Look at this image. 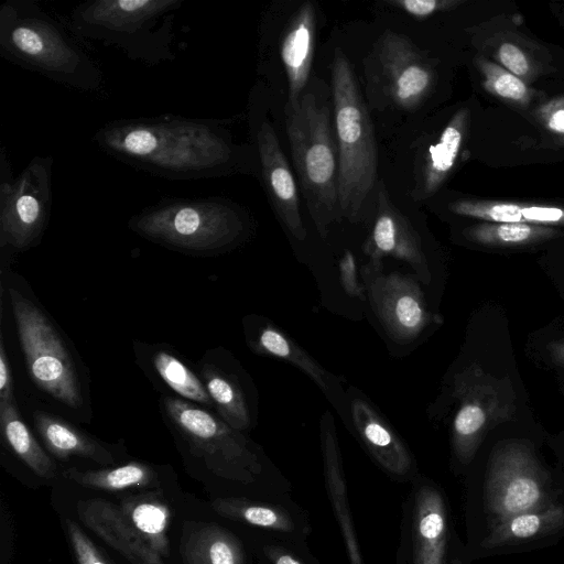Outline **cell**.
Listing matches in <instances>:
<instances>
[{
  "instance_id": "37",
  "label": "cell",
  "mask_w": 564,
  "mask_h": 564,
  "mask_svg": "<svg viewBox=\"0 0 564 564\" xmlns=\"http://www.w3.org/2000/svg\"><path fill=\"white\" fill-rule=\"evenodd\" d=\"M390 3L413 18L422 19L451 9L460 2L455 0H395Z\"/></svg>"
},
{
  "instance_id": "19",
  "label": "cell",
  "mask_w": 564,
  "mask_h": 564,
  "mask_svg": "<svg viewBox=\"0 0 564 564\" xmlns=\"http://www.w3.org/2000/svg\"><path fill=\"white\" fill-rule=\"evenodd\" d=\"M469 111L458 110L437 133L434 142L421 147L413 165L412 197L423 200L434 195L452 173L463 148Z\"/></svg>"
},
{
  "instance_id": "15",
  "label": "cell",
  "mask_w": 564,
  "mask_h": 564,
  "mask_svg": "<svg viewBox=\"0 0 564 564\" xmlns=\"http://www.w3.org/2000/svg\"><path fill=\"white\" fill-rule=\"evenodd\" d=\"M253 139L269 199L281 223L297 240L306 238L297 185L272 124L251 113Z\"/></svg>"
},
{
  "instance_id": "6",
  "label": "cell",
  "mask_w": 564,
  "mask_h": 564,
  "mask_svg": "<svg viewBox=\"0 0 564 564\" xmlns=\"http://www.w3.org/2000/svg\"><path fill=\"white\" fill-rule=\"evenodd\" d=\"M330 89L339 161V213L341 218L359 221L377 184V144L359 84L340 50L334 54Z\"/></svg>"
},
{
  "instance_id": "29",
  "label": "cell",
  "mask_w": 564,
  "mask_h": 564,
  "mask_svg": "<svg viewBox=\"0 0 564 564\" xmlns=\"http://www.w3.org/2000/svg\"><path fill=\"white\" fill-rule=\"evenodd\" d=\"M199 376L218 416L237 431L243 432L249 430L251 417L247 400L234 378L219 367L207 361L199 366Z\"/></svg>"
},
{
  "instance_id": "16",
  "label": "cell",
  "mask_w": 564,
  "mask_h": 564,
  "mask_svg": "<svg viewBox=\"0 0 564 564\" xmlns=\"http://www.w3.org/2000/svg\"><path fill=\"white\" fill-rule=\"evenodd\" d=\"M316 8L302 1L278 30L274 51L286 85L285 108H294L311 83L316 39Z\"/></svg>"
},
{
  "instance_id": "43",
  "label": "cell",
  "mask_w": 564,
  "mask_h": 564,
  "mask_svg": "<svg viewBox=\"0 0 564 564\" xmlns=\"http://www.w3.org/2000/svg\"><path fill=\"white\" fill-rule=\"evenodd\" d=\"M549 351L552 359L564 367V338L553 341L549 345Z\"/></svg>"
},
{
  "instance_id": "1",
  "label": "cell",
  "mask_w": 564,
  "mask_h": 564,
  "mask_svg": "<svg viewBox=\"0 0 564 564\" xmlns=\"http://www.w3.org/2000/svg\"><path fill=\"white\" fill-rule=\"evenodd\" d=\"M93 142L138 170L174 180H199L252 172L253 154L234 141L226 121L171 113L109 121Z\"/></svg>"
},
{
  "instance_id": "33",
  "label": "cell",
  "mask_w": 564,
  "mask_h": 564,
  "mask_svg": "<svg viewBox=\"0 0 564 564\" xmlns=\"http://www.w3.org/2000/svg\"><path fill=\"white\" fill-rule=\"evenodd\" d=\"M477 65L484 76V87L486 90L513 102H529L531 90L521 78L505 67L484 58L477 59Z\"/></svg>"
},
{
  "instance_id": "2",
  "label": "cell",
  "mask_w": 564,
  "mask_h": 564,
  "mask_svg": "<svg viewBox=\"0 0 564 564\" xmlns=\"http://www.w3.org/2000/svg\"><path fill=\"white\" fill-rule=\"evenodd\" d=\"M0 55L68 88L98 93L105 87L99 64L35 0L0 6Z\"/></svg>"
},
{
  "instance_id": "35",
  "label": "cell",
  "mask_w": 564,
  "mask_h": 564,
  "mask_svg": "<svg viewBox=\"0 0 564 564\" xmlns=\"http://www.w3.org/2000/svg\"><path fill=\"white\" fill-rule=\"evenodd\" d=\"M66 530L77 564H108L77 523L66 520Z\"/></svg>"
},
{
  "instance_id": "36",
  "label": "cell",
  "mask_w": 564,
  "mask_h": 564,
  "mask_svg": "<svg viewBox=\"0 0 564 564\" xmlns=\"http://www.w3.org/2000/svg\"><path fill=\"white\" fill-rule=\"evenodd\" d=\"M497 58L507 70L521 79L525 78L531 72L527 54L513 43H502L497 51Z\"/></svg>"
},
{
  "instance_id": "41",
  "label": "cell",
  "mask_w": 564,
  "mask_h": 564,
  "mask_svg": "<svg viewBox=\"0 0 564 564\" xmlns=\"http://www.w3.org/2000/svg\"><path fill=\"white\" fill-rule=\"evenodd\" d=\"M545 128L564 142V97L552 99L539 110Z\"/></svg>"
},
{
  "instance_id": "38",
  "label": "cell",
  "mask_w": 564,
  "mask_h": 564,
  "mask_svg": "<svg viewBox=\"0 0 564 564\" xmlns=\"http://www.w3.org/2000/svg\"><path fill=\"white\" fill-rule=\"evenodd\" d=\"M262 551L271 564H314L308 554L304 555L286 543H268Z\"/></svg>"
},
{
  "instance_id": "28",
  "label": "cell",
  "mask_w": 564,
  "mask_h": 564,
  "mask_svg": "<svg viewBox=\"0 0 564 564\" xmlns=\"http://www.w3.org/2000/svg\"><path fill=\"white\" fill-rule=\"evenodd\" d=\"M119 506L140 536L161 556H169L170 510L166 503L156 495L144 494L124 498Z\"/></svg>"
},
{
  "instance_id": "30",
  "label": "cell",
  "mask_w": 564,
  "mask_h": 564,
  "mask_svg": "<svg viewBox=\"0 0 564 564\" xmlns=\"http://www.w3.org/2000/svg\"><path fill=\"white\" fill-rule=\"evenodd\" d=\"M63 477L82 487L108 491L159 486L158 471L152 466L139 462L97 470L70 467L63 471Z\"/></svg>"
},
{
  "instance_id": "10",
  "label": "cell",
  "mask_w": 564,
  "mask_h": 564,
  "mask_svg": "<svg viewBox=\"0 0 564 564\" xmlns=\"http://www.w3.org/2000/svg\"><path fill=\"white\" fill-rule=\"evenodd\" d=\"M457 411L453 421L452 448L462 465L475 457L488 432L513 419L516 393L509 377L498 378L471 364L454 377Z\"/></svg>"
},
{
  "instance_id": "26",
  "label": "cell",
  "mask_w": 564,
  "mask_h": 564,
  "mask_svg": "<svg viewBox=\"0 0 564 564\" xmlns=\"http://www.w3.org/2000/svg\"><path fill=\"white\" fill-rule=\"evenodd\" d=\"M0 425L11 451L39 477H56L57 466L22 420L14 399L0 400Z\"/></svg>"
},
{
  "instance_id": "40",
  "label": "cell",
  "mask_w": 564,
  "mask_h": 564,
  "mask_svg": "<svg viewBox=\"0 0 564 564\" xmlns=\"http://www.w3.org/2000/svg\"><path fill=\"white\" fill-rule=\"evenodd\" d=\"M524 223L549 226L564 225V208L551 206L520 205Z\"/></svg>"
},
{
  "instance_id": "12",
  "label": "cell",
  "mask_w": 564,
  "mask_h": 564,
  "mask_svg": "<svg viewBox=\"0 0 564 564\" xmlns=\"http://www.w3.org/2000/svg\"><path fill=\"white\" fill-rule=\"evenodd\" d=\"M486 498L498 520L551 505L544 473L531 446L507 441L492 452Z\"/></svg>"
},
{
  "instance_id": "14",
  "label": "cell",
  "mask_w": 564,
  "mask_h": 564,
  "mask_svg": "<svg viewBox=\"0 0 564 564\" xmlns=\"http://www.w3.org/2000/svg\"><path fill=\"white\" fill-rule=\"evenodd\" d=\"M361 276L372 308L390 337L408 343L430 324L431 315L415 279L384 273L381 260L375 259L362 265Z\"/></svg>"
},
{
  "instance_id": "18",
  "label": "cell",
  "mask_w": 564,
  "mask_h": 564,
  "mask_svg": "<svg viewBox=\"0 0 564 564\" xmlns=\"http://www.w3.org/2000/svg\"><path fill=\"white\" fill-rule=\"evenodd\" d=\"M365 250L370 259L381 260L390 256L405 261L424 282L431 278L419 234L391 204L382 186L378 189L375 224Z\"/></svg>"
},
{
  "instance_id": "7",
  "label": "cell",
  "mask_w": 564,
  "mask_h": 564,
  "mask_svg": "<svg viewBox=\"0 0 564 564\" xmlns=\"http://www.w3.org/2000/svg\"><path fill=\"white\" fill-rule=\"evenodd\" d=\"M162 411L189 453L215 476L247 486L268 477L259 449L220 416L178 397L163 398Z\"/></svg>"
},
{
  "instance_id": "32",
  "label": "cell",
  "mask_w": 564,
  "mask_h": 564,
  "mask_svg": "<svg viewBox=\"0 0 564 564\" xmlns=\"http://www.w3.org/2000/svg\"><path fill=\"white\" fill-rule=\"evenodd\" d=\"M557 234L552 227L528 223H485L464 231L469 240L490 247L528 246L551 239Z\"/></svg>"
},
{
  "instance_id": "44",
  "label": "cell",
  "mask_w": 564,
  "mask_h": 564,
  "mask_svg": "<svg viewBox=\"0 0 564 564\" xmlns=\"http://www.w3.org/2000/svg\"><path fill=\"white\" fill-rule=\"evenodd\" d=\"M448 564H464L462 558L458 557V556H453L451 557V560L448 561Z\"/></svg>"
},
{
  "instance_id": "5",
  "label": "cell",
  "mask_w": 564,
  "mask_h": 564,
  "mask_svg": "<svg viewBox=\"0 0 564 564\" xmlns=\"http://www.w3.org/2000/svg\"><path fill=\"white\" fill-rule=\"evenodd\" d=\"M184 0H89L73 8L72 33L149 65L175 59L173 21Z\"/></svg>"
},
{
  "instance_id": "21",
  "label": "cell",
  "mask_w": 564,
  "mask_h": 564,
  "mask_svg": "<svg viewBox=\"0 0 564 564\" xmlns=\"http://www.w3.org/2000/svg\"><path fill=\"white\" fill-rule=\"evenodd\" d=\"M80 521L131 564H164L133 529L119 505L100 498L77 502Z\"/></svg>"
},
{
  "instance_id": "13",
  "label": "cell",
  "mask_w": 564,
  "mask_h": 564,
  "mask_svg": "<svg viewBox=\"0 0 564 564\" xmlns=\"http://www.w3.org/2000/svg\"><path fill=\"white\" fill-rule=\"evenodd\" d=\"M372 82L392 105L414 110L432 91L435 73L422 52L404 35L386 32L371 56Z\"/></svg>"
},
{
  "instance_id": "8",
  "label": "cell",
  "mask_w": 564,
  "mask_h": 564,
  "mask_svg": "<svg viewBox=\"0 0 564 564\" xmlns=\"http://www.w3.org/2000/svg\"><path fill=\"white\" fill-rule=\"evenodd\" d=\"M12 313L33 382L67 408L78 410L84 397L74 359L44 311L32 300L10 289Z\"/></svg>"
},
{
  "instance_id": "20",
  "label": "cell",
  "mask_w": 564,
  "mask_h": 564,
  "mask_svg": "<svg viewBox=\"0 0 564 564\" xmlns=\"http://www.w3.org/2000/svg\"><path fill=\"white\" fill-rule=\"evenodd\" d=\"M213 509L221 517L261 530L285 536L291 541H303L311 533L305 512L292 501L254 500L249 498H217Z\"/></svg>"
},
{
  "instance_id": "42",
  "label": "cell",
  "mask_w": 564,
  "mask_h": 564,
  "mask_svg": "<svg viewBox=\"0 0 564 564\" xmlns=\"http://www.w3.org/2000/svg\"><path fill=\"white\" fill-rule=\"evenodd\" d=\"M13 397V381L9 358L7 356L3 337L0 338V400H11Z\"/></svg>"
},
{
  "instance_id": "11",
  "label": "cell",
  "mask_w": 564,
  "mask_h": 564,
  "mask_svg": "<svg viewBox=\"0 0 564 564\" xmlns=\"http://www.w3.org/2000/svg\"><path fill=\"white\" fill-rule=\"evenodd\" d=\"M402 505L395 564H448V510L445 496L419 475Z\"/></svg>"
},
{
  "instance_id": "24",
  "label": "cell",
  "mask_w": 564,
  "mask_h": 564,
  "mask_svg": "<svg viewBox=\"0 0 564 564\" xmlns=\"http://www.w3.org/2000/svg\"><path fill=\"white\" fill-rule=\"evenodd\" d=\"M184 564H245L242 543L232 532L215 523H194L181 541Z\"/></svg>"
},
{
  "instance_id": "25",
  "label": "cell",
  "mask_w": 564,
  "mask_h": 564,
  "mask_svg": "<svg viewBox=\"0 0 564 564\" xmlns=\"http://www.w3.org/2000/svg\"><path fill=\"white\" fill-rule=\"evenodd\" d=\"M256 347L270 356L284 359L306 372L324 391L334 406L341 409L344 400L341 388L336 378L327 372L304 349L297 346L279 328L264 324L258 330Z\"/></svg>"
},
{
  "instance_id": "31",
  "label": "cell",
  "mask_w": 564,
  "mask_h": 564,
  "mask_svg": "<svg viewBox=\"0 0 564 564\" xmlns=\"http://www.w3.org/2000/svg\"><path fill=\"white\" fill-rule=\"evenodd\" d=\"M151 364L161 380L178 394V398L214 408L200 376H197L177 355L159 348L152 354Z\"/></svg>"
},
{
  "instance_id": "27",
  "label": "cell",
  "mask_w": 564,
  "mask_h": 564,
  "mask_svg": "<svg viewBox=\"0 0 564 564\" xmlns=\"http://www.w3.org/2000/svg\"><path fill=\"white\" fill-rule=\"evenodd\" d=\"M564 527V508L554 503L498 520L482 542L486 549L525 541Z\"/></svg>"
},
{
  "instance_id": "23",
  "label": "cell",
  "mask_w": 564,
  "mask_h": 564,
  "mask_svg": "<svg viewBox=\"0 0 564 564\" xmlns=\"http://www.w3.org/2000/svg\"><path fill=\"white\" fill-rule=\"evenodd\" d=\"M33 420L46 449L57 459L76 456L101 466L115 464L116 459L106 446L67 421L44 411H35Z\"/></svg>"
},
{
  "instance_id": "4",
  "label": "cell",
  "mask_w": 564,
  "mask_h": 564,
  "mask_svg": "<svg viewBox=\"0 0 564 564\" xmlns=\"http://www.w3.org/2000/svg\"><path fill=\"white\" fill-rule=\"evenodd\" d=\"M128 226L163 247L212 256L246 238L250 219L240 205L225 197H166L132 215Z\"/></svg>"
},
{
  "instance_id": "3",
  "label": "cell",
  "mask_w": 564,
  "mask_h": 564,
  "mask_svg": "<svg viewBox=\"0 0 564 564\" xmlns=\"http://www.w3.org/2000/svg\"><path fill=\"white\" fill-rule=\"evenodd\" d=\"M332 89L311 80L294 108H284L285 127L295 171L310 215L319 235L340 220L339 161Z\"/></svg>"
},
{
  "instance_id": "39",
  "label": "cell",
  "mask_w": 564,
  "mask_h": 564,
  "mask_svg": "<svg viewBox=\"0 0 564 564\" xmlns=\"http://www.w3.org/2000/svg\"><path fill=\"white\" fill-rule=\"evenodd\" d=\"M339 275L343 289L349 296L364 299L366 290L359 282L356 260L350 250H345L339 261Z\"/></svg>"
},
{
  "instance_id": "17",
  "label": "cell",
  "mask_w": 564,
  "mask_h": 564,
  "mask_svg": "<svg viewBox=\"0 0 564 564\" xmlns=\"http://www.w3.org/2000/svg\"><path fill=\"white\" fill-rule=\"evenodd\" d=\"M350 414L367 452L390 478L411 482L420 475L416 462L402 440L365 399L355 393L350 394Z\"/></svg>"
},
{
  "instance_id": "34",
  "label": "cell",
  "mask_w": 564,
  "mask_h": 564,
  "mask_svg": "<svg viewBox=\"0 0 564 564\" xmlns=\"http://www.w3.org/2000/svg\"><path fill=\"white\" fill-rule=\"evenodd\" d=\"M452 213L491 223H524L521 206L514 203L460 199L449 205Z\"/></svg>"
},
{
  "instance_id": "22",
  "label": "cell",
  "mask_w": 564,
  "mask_h": 564,
  "mask_svg": "<svg viewBox=\"0 0 564 564\" xmlns=\"http://www.w3.org/2000/svg\"><path fill=\"white\" fill-rule=\"evenodd\" d=\"M321 448L326 495L338 524L349 564H365L350 511L335 424L329 412H325L321 421Z\"/></svg>"
},
{
  "instance_id": "9",
  "label": "cell",
  "mask_w": 564,
  "mask_h": 564,
  "mask_svg": "<svg viewBox=\"0 0 564 564\" xmlns=\"http://www.w3.org/2000/svg\"><path fill=\"white\" fill-rule=\"evenodd\" d=\"M53 158L35 155L13 177L4 147L0 151V247L19 252L35 247L53 204Z\"/></svg>"
}]
</instances>
